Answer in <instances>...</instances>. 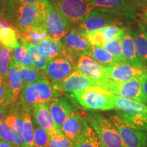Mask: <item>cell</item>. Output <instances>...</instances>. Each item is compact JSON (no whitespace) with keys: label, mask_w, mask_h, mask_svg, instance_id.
<instances>
[{"label":"cell","mask_w":147,"mask_h":147,"mask_svg":"<svg viewBox=\"0 0 147 147\" xmlns=\"http://www.w3.org/2000/svg\"><path fill=\"white\" fill-rule=\"evenodd\" d=\"M70 97L82 108L91 110L115 109L113 94L99 87L70 93Z\"/></svg>","instance_id":"1"},{"label":"cell","mask_w":147,"mask_h":147,"mask_svg":"<svg viewBox=\"0 0 147 147\" xmlns=\"http://www.w3.org/2000/svg\"><path fill=\"white\" fill-rule=\"evenodd\" d=\"M86 118L97 134L102 147H126L110 119L97 113L88 114Z\"/></svg>","instance_id":"2"},{"label":"cell","mask_w":147,"mask_h":147,"mask_svg":"<svg viewBox=\"0 0 147 147\" xmlns=\"http://www.w3.org/2000/svg\"><path fill=\"white\" fill-rule=\"evenodd\" d=\"M96 83L97 87L102 88L113 94L147 105V97L143 91L142 84L138 78L127 81H117L105 78L97 81Z\"/></svg>","instance_id":"3"},{"label":"cell","mask_w":147,"mask_h":147,"mask_svg":"<svg viewBox=\"0 0 147 147\" xmlns=\"http://www.w3.org/2000/svg\"><path fill=\"white\" fill-rule=\"evenodd\" d=\"M45 12V0L40 3H22L15 0L11 22L16 27L17 33L28 31Z\"/></svg>","instance_id":"4"},{"label":"cell","mask_w":147,"mask_h":147,"mask_svg":"<svg viewBox=\"0 0 147 147\" xmlns=\"http://www.w3.org/2000/svg\"><path fill=\"white\" fill-rule=\"evenodd\" d=\"M69 24L78 23L93 11L89 0H50Z\"/></svg>","instance_id":"5"},{"label":"cell","mask_w":147,"mask_h":147,"mask_svg":"<svg viewBox=\"0 0 147 147\" xmlns=\"http://www.w3.org/2000/svg\"><path fill=\"white\" fill-rule=\"evenodd\" d=\"M45 12L48 34L54 39L61 40L69 32L70 24L50 0H45Z\"/></svg>","instance_id":"6"},{"label":"cell","mask_w":147,"mask_h":147,"mask_svg":"<svg viewBox=\"0 0 147 147\" xmlns=\"http://www.w3.org/2000/svg\"><path fill=\"white\" fill-rule=\"evenodd\" d=\"M110 119L118 130L126 147H147V131L129 125L118 115L112 116Z\"/></svg>","instance_id":"7"},{"label":"cell","mask_w":147,"mask_h":147,"mask_svg":"<svg viewBox=\"0 0 147 147\" xmlns=\"http://www.w3.org/2000/svg\"><path fill=\"white\" fill-rule=\"evenodd\" d=\"M93 11L112 16L130 15L136 7L130 0H89Z\"/></svg>","instance_id":"8"},{"label":"cell","mask_w":147,"mask_h":147,"mask_svg":"<svg viewBox=\"0 0 147 147\" xmlns=\"http://www.w3.org/2000/svg\"><path fill=\"white\" fill-rule=\"evenodd\" d=\"M104 70L106 78L117 81H127L138 78L145 73V68L117 62L104 66Z\"/></svg>","instance_id":"9"},{"label":"cell","mask_w":147,"mask_h":147,"mask_svg":"<svg viewBox=\"0 0 147 147\" xmlns=\"http://www.w3.org/2000/svg\"><path fill=\"white\" fill-rule=\"evenodd\" d=\"M48 105L56 128L60 131L67 117L73 112L76 111V106L74 101L66 97L55 98Z\"/></svg>","instance_id":"10"},{"label":"cell","mask_w":147,"mask_h":147,"mask_svg":"<svg viewBox=\"0 0 147 147\" xmlns=\"http://www.w3.org/2000/svg\"><path fill=\"white\" fill-rule=\"evenodd\" d=\"M53 84L57 91L69 93L81 91L89 87H97L96 82L77 70L74 71L61 81L55 82Z\"/></svg>","instance_id":"11"},{"label":"cell","mask_w":147,"mask_h":147,"mask_svg":"<svg viewBox=\"0 0 147 147\" xmlns=\"http://www.w3.org/2000/svg\"><path fill=\"white\" fill-rule=\"evenodd\" d=\"M75 70H76V67L71 65L63 57H59L49 60L43 71L45 76L51 80L52 84H54L67 78Z\"/></svg>","instance_id":"12"},{"label":"cell","mask_w":147,"mask_h":147,"mask_svg":"<svg viewBox=\"0 0 147 147\" xmlns=\"http://www.w3.org/2000/svg\"><path fill=\"white\" fill-rule=\"evenodd\" d=\"M64 49L76 56L89 55L91 44L76 29H72L60 40Z\"/></svg>","instance_id":"13"},{"label":"cell","mask_w":147,"mask_h":147,"mask_svg":"<svg viewBox=\"0 0 147 147\" xmlns=\"http://www.w3.org/2000/svg\"><path fill=\"white\" fill-rule=\"evenodd\" d=\"M115 16L92 11L89 16L84 18L78 23V29L82 31L93 32L100 30L106 26L112 25H120V22Z\"/></svg>","instance_id":"14"},{"label":"cell","mask_w":147,"mask_h":147,"mask_svg":"<svg viewBox=\"0 0 147 147\" xmlns=\"http://www.w3.org/2000/svg\"><path fill=\"white\" fill-rule=\"evenodd\" d=\"M89 123L83 116L74 111L67 117L61 127V131L68 138L76 143L88 127Z\"/></svg>","instance_id":"15"},{"label":"cell","mask_w":147,"mask_h":147,"mask_svg":"<svg viewBox=\"0 0 147 147\" xmlns=\"http://www.w3.org/2000/svg\"><path fill=\"white\" fill-rule=\"evenodd\" d=\"M76 70L97 82L105 78L104 65H101L89 55H80L76 63Z\"/></svg>","instance_id":"16"},{"label":"cell","mask_w":147,"mask_h":147,"mask_svg":"<svg viewBox=\"0 0 147 147\" xmlns=\"http://www.w3.org/2000/svg\"><path fill=\"white\" fill-rule=\"evenodd\" d=\"M32 106L36 122L48 132L49 136L60 131V130L56 128L48 104L45 103H37L33 104Z\"/></svg>","instance_id":"17"},{"label":"cell","mask_w":147,"mask_h":147,"mask_svg":"<svg viewBox=\"0 0 147 147\" xmlns=\"http://www.w3.org/2000/svg\"><path fill=\"white\" fill-rule=\"evenodd\" d=\"M122 51L126 63L136 67L145 68L138 57L133 36L129 30H125L122 37Z\"/></svg>","instance_id":"18"},{"label":"cell","mask_w":147,"mask_h":147,"mask_svg":"<svg viewBox=\"0 0 147 147\" xmlns=\"http://www.w3.org/2000/svg\"><path fill=\"white\" fill-rule=\"evenodd\" d=\"M36 45L40 52L49 60L62 57L63 54L64 47L60 40L47 37L40 41Z\"/></svg>","instance_id":"19"},{"label":"cell","mask_w":147,"mask_h":147,"mask_svg":"<svg viewBox=\"0 0 147 147\" xmlns=\"http://www.w3.org/2000/svg\"><path fill=\"white\" fill-rule=\"evenodd\" d=\"M8 83L9 89L13 97L14 103L18 100L19 94L23 89V82H22L21 74L18 69V64L12 58L11 59L10 67H9L8 74Z\"/></svg>","instance_id":"20"},{"label":"cell","mask_w":147,"mask_h":147,"mask_svg":"<svg viewBox=\"0 0 147 147\" xmlns=\"http://www.w3.org/2000/svg\"><path fill=\"white\" fill-rule=\"evenodd\" d=\"M113 98L115 109L119 111L132 114L147 115V105L143 103L125 98L115 94H113Z\"/></svg>","instance_id":"21"},{"label":"cell","mask_w":147,"mask_h":147,"mask_svg":"<svg viewBox=\"0 0 147 147\" xmlns=\"http://www.w3.org/2000/svg\"><path fill=\"white\" fill-rule=\"evenodd\" d=\"M39 103L49 104L51 101L61 96L60 93L47 78L36 82Z\"/></svg>","instance_id":"22"},{"label":"cell","mask_w":147,"mask_h":147,"mask_svg":"<svg viewBox=\"0 0 147 147\" xmlns=\"http://www.w3.org/2000/svg\"><path fill=\"white\" fill-rule=\"evenodd\" d=\"M29 106L25 103L24 104L23 110V136L26 147H35L34 127L31 118L30 108Z\"/></svg>","instance_id":"23"},{"label":"cell","mask_w":147,"mask_h":147,"mask_svg":"<svg viewBox=\"0 0 147 147\" xmlns=\"http://www.w3.org/2000/svg\"><path fill=\"white\" fill-rule=\"evenodd\" d=\"M118 116L121 120L129 125L138 129L147 131V115L145 114H132L119 111Z\"/></svg>","instance_id":"24"},{"label":"cell","mask_w":147,"mask_h":147,"mask_svg":"<svg viewBox=\"0 0 147 147\" xmlns=\"http://www.w3.org/2000/svg\"><path fill=\"white\" fill-rule=\"evenodd\" d=\"M89 56L104 66L110 65L117 62V60L113 55L110 54L105 48L102 46L91 45Z\"/></svg>","instance_id":"25"},{"label":"cell","mask_w":147,"mask_h":147,"mask_svg":"<svg viewBox=\"0 0 147 147\" xmlns=\"http://www.w3.org/2000/svg\"><path fill=\"white\" fill-rule=\"evenodd\" d=\"M133 38L138 57L144 67H146L147 66V33L140 29L134 34Z\"/></svg>","instance_id":"26"},{"label":"cell","mask_w":147,"mask_h":147,"mask_svg":"<svg viewBox=\"0 0 147 147\" xmlns=\"http://www.w3.org/2000/svg\"><path fill=\"white\" fill-rule=\"evenodd\" d=\"M18 69L21 74L23 87L46 78L45 74L42 73L40 71V69L35 67H24L18 64Z\"/></svg>","instance_id":"27"},{"label":"cell","mask_w":147,"mask_h":147,"mask_svg":"<svg viewBox=\"0 0 147 147\" xmlns=\"http://www.w3.org/2000/svg\"><path fill=\"white\" fill-rule=\"evenodd\" d=\"M21 45L26 48L30 54L35 68L45 70L49 60L40 52L38 46L35 44L29 43L27 42H22Z\"/></svg>","instance_id":"28"},{"label":"cell","mask_w":147,"mask_h":147,"mask_svg":"<svg viewBox=\"0 0 147 147\" xmlns=\"http://www.w3.org/2000/svg\"><path fill=\"white\" fill-rule=\"evenodd\" d=\"M74 147H102V144L97 134L89 126L75 143Z\"/></svg>","instance_id":"29"},{"label":"cell","mask_w":147,"mask_h":147,"mask_svg":"<svg viewBox=\"0 0 147 147\" xmlns=\"http://www.w3.org/2000/svg\"><path fill=\"white\" fill-rule=\"evenodd\" d=\"M0 42L3 46L9 49H14L20 45L18 42V35L11 27L0 29Z\"/></svg>","instance_id":"30"},{"label":"cell","mask_w":147,"mask_h":147,"mask_svg":"<svg viewBox=\"0 0 147 147\" xmlns=\"http://www.w3.org/2000/svg\"><path fill=\"white\" fill-rule=\"evenodd\" d=\"M12 49L4 46L0 49V78L3 82L8 81V74L11 59Z\"/></svg>","instance_id":"31"},{"label":"cell","mask_w":147,"mask_h":147,"mask_svg":"<svg viewBox=\"0 0 147 147\" xmlns=\"http://www.w3.org/2000/svg\"><path fill=\"white\" fill-rule=\"evenodd\" d=\"M12 55V58L19 65L24 67H35L30 54L26 48L22 45H20L18 47L14 49Z\"/></svg>","instance_id":"32"},{"label":"cell","mask_w":147,"mask_h":147,"mask_svg":"<svg viewBox=\"0 0 147 147\" xmlns=\"http://www.w3.org/2000/svg\"><path fill=\"white\" fill-rule=\"evenodd\" d=\"M122 37L115 38V39L109 40L106 42L104 45V47L112 54L117 60L118 63H126L125 59L122 51V45H121V41H122Z\"/></svg>","instance_id":"33"},{"label":"cell","mask_w":147,"mask_h":147,"mask_svg":"<svg viewBox=\"0 0 147 147\" xmlns=\"http://www.w3.org/2000/svg\"><path fill=\"white\" fill-rule=\"evenodd\" d=\"M75 143L62 131L49 136V147H74Z\"/></svg>","instance_id":"34"},{"label":"cell","mask_w":147,"mask_h":147,"mask_svg":"<svg viewBox=\"0 0 147 147\" xmlns=\"http://www.w3.org/2000/svg\"><path fill=\"white\" fill-rule=\"evenodd\" d=\"M34 121V144L35 147H49V135L48 132Z\"/></svg>","instance_id":"35"},{"label":"cell","mask_w":147,"mask_h":147,"mask_svg":"<svg viewBox=\"0 0 147 147\" xmlns=\"http://www.w3.org/2000/svg\"><path fill=\"white\" fill-rule=\"evenodd\" d=\"M102 31L108 42L109 40L123 36L125 29L120 27L119 25H108V26H106L104 28L102 29Z\"/></svg>","instance_id":"36"},{"label":"cell","mask_w":147,"mask_h":147,"mask_svg":"<svg viewBox=\"0 0 147 147\" xmlns=\"http://www.w3.org/2000/svg\"><path fill=\"white\" fill-rule=\"evenodd\" d=\"M14 104L13 97L9 89L8 83L2 82L0 83V106H8Z\"/></svg>","instance_id":"37"},{"label":"cell","mask_w":147,"mask_h":147,"mask_svg":"<svg viewBox=\"0 0 147 147\" xmlns=\"http://www.w3.org/2000/svg\"><path fill=\"white\" fill-rule=\"evenodd\" d=\"M0 140L14 145L13 132L10 126L5 122V120L0 124Z\"/></svg>","instance_id":"38"},{"label":"cell","mask_w":147,"mask_h":147,"mask_svg":"<svg viewBox=\"0 0 147 147\" xmlns=\"http://www.w3.org/2000/svg\"><path fill=\"white\" fill-rule=\"evenodd\" d=\"M138 79L142 84L143 91H144V94L147 97V75L146 73L142 74L140 77H139Z\"/></svg>","instance_id":"39"},{"label":"cell","mask_w":147,"mask_h":147,"mask_svg":"<svg viewBox=\"0 0 147 147\" xmlns=\"http://www.w3.org/2000/svg\"><path fill=\"white\" fill-rule=\"evenodd\" d=\"M6 3L7 0H0V18H5Z\"/></svg>","instance_id":"40"},{"label":"cell","mask_w":147,"mask_h":147,"mask_svg":"<svg viewBox=\"0 0 147 147\" xmlns=\"http://www.w3.org/2000/svg\"><path fill=\"white\" fill-rule=\"evenodd\" d=\"M8 106H0V124L5 120V117L8 115Z\"/></svg>","instance_id":"41"},{"label":"cell","mask_w":147,"mask_h":147,"mask_svg":"<svg viewBox=\"0 0 147 147\" xmlns=\"http://www.w3.org/2000/svg\"><path fill=\"white\" fill-rule=\"evenodd\" d=\"M140 17L142 21L147 25V4H145L140 9Z\"/></svg>","instance_id":"42"},{"label":"cell","mask_w":147,"mask_h":147,"mask_svg":"<svg viewBox=\"0 0 147 147\" xmlns=\"http://www.w3.org/2000/svg\"><path fill=\"white\" fill-rule=\"evenodd\" d=\"M18 2L22 3H33V4H38L43 1V0H16Z\"/></svg>","instance_id":"43"},{"label":"cell","mask_w":147,"mask_h":147,"mask_svg":"<svg viewBox=\"0 0 147 147\" xmlns=\"http://www.w3.org/2000/svg\"><path fill=\"white\" fill-rule=\"evenodd\" d=\"M8 27H11L10 23H8V21L5 18H0V29Z\"/></svg>","instance_id":"44"},{"label":"cell","mask_w":147,"mask_h":147,"mask_svg":"<svg viewBox=\"0 0 147 147\" xmlns=\"http://www.w3.org/2000/svg\"><path fill=\"white\" fill-rule=\"evenodd\" d=\"M0 147H16L14 145L10 144L9 142H5V141L1 140H0Z\"/></svg>","instance_id":"45"},{"label":"cell","mask_w":147,"mask_h":147,"mask_svg":"<svg viewBox=\"0 0 147 147\" xmlns=\"http://www.w3.org/2000/svg\"><path fill=\"white\" fill-rule=\"evenodd\" d=\"M145 73H146L147 75V67H145Z\"/></svg>","instance_id":"46"},{"label":"cell","mask_w":147,"mask_h":147,"mask_svg":"<svg viewBox=\"0 0 147 147\" xmlns=\"http://www.w3.org/2000/svg\"><path fill=\"white\" fill-rule=\"evenodd\" d=\"M143 1H144V2L146 3V4H147V0H143Z\"/></svg>","instance_id":"47"},{"label":"cell","mask_w":147,"mask_h":147,"mask_svg":"<svg viewBox=\"0 0 147 147\" xmlns=\"http://www.w3.org/2000/svg\"><path fill=\"white\" fill-rule=\"evenodd\" d=\"M3 82V80H1V78H0V83H1V82Z\"/></svg>","instance_id":"48"},{"label":"cell","mask_w":147,"mask_h":147,"mask_svg":"<svg viewBox=\"0 0 147 147\" xmlns=\"http://www.w3.org/2000/svg\"><path fill=\"white\" fill-rule=\"evenodd\" d=\"M0 43H1V42H0ZM1 45H0V49H1Z\"/></svg>","instance_id":"49"}]
</instances>
